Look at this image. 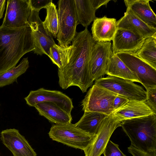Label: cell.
<instances>
[{
  "label": "cell",
  "mask_w": 156,
  "mask_h": 156,
  "mask_svg": "<svg viewBox=\"0 0 156 156\" xmlns=\"http://www.w3.org/2000/svg\"><path fill=\"white\" fill-rule=\"evenodd\" d=\"M72 41L73 48L68 64L62 69L58 68V84L64 90L72 86H77L84 93L94 82L89 60L95 41L87 27L76 32Z\"/></svg>",
  "instance_id": "1"
},
{
  "label": "cell",
  "mask_w": 156,
  "mask_h": 156,
  "mask_svg": "<svg viewBox=\"0 0 156 156\" xmlns=\"http://www.w3.org/2000/svg\"><path fill=\"white\" fill-rule=\"evenodd\" d=\"M35 48L29 25L18 28L0 26V73L15 67L26 53Z\"/></svg>",
  "instance_id": "2"
},
{
  "label": "cell",
  "mask_w": 156,
  "mask_h": 156,
  "mask_svg": "<svg viewBox=\"0 0 156 156\" xmlns=\"http://www.w3.org/2000/svg\"><path fill=\"white\" fill-rule=\"evenodd\" d=\"M121 126L132 146L144 151L156 150V114L124 120Z\"/></svg>",
  "instance_id": "3"
},
{
  "label": "cell",
  "mask_w": 156,
  "mask_h": 156,
  "mask_svg": "<svg viewBox=\"0 0 156 156\" xmlns=\"http://www.w3.org/2000/svg\"><path fill=\"white\" fill-rule=\"evenodd\" d=\"M48 134L53 140L83 151L92 143L96 135L83 131L71 122L53 125Z\"/></svg>",
  "instance_id": "4"
},
{
  "label": "cell",
  "mask_w": 156,
  "mask_h": 156,
  "mask_svg": "<svg viewBox=\"0 0 156 156\" xmlns=\"http://www.w3.org/2000/svg\"><path fill=\"white\" fill-rule=\"evenodd\" d=\"M58 31L57 40L59 45L69 46L73 40L77 25L74 0H60L58 2Z\"/></svg>",
  "instance_id": "5"
},
{
  "label": "cell",
  "mask_w": 156,
  "mask_h": 156,
  "mask_svg": "<svg viewBox=\"0 0 156 156\" xmlns=\"http://www.w3.org/2000/svg\"><path fill=\"white\" fill-rule=\"evenodd\" d=\"M94 84L124 96L129 100L145 101L147 100L146 91L141 86L128 80L108 76L98 79Z\"/></svg>",
  "instance_id": "6"
},
{
  "label": "cell",
  "mask_w": 156,
  "mask_h": 156,
  "mask_svg": "<svg viewBox=\"0 0 156 156\" xmlns=\"http://www.w3.org/2000/svg\"><path fill=\"white\" fill-rule=\"evenodd\" d=\"M117 95L94 84L82 101V110L84 112H98L110 115L115 110L113 107V102Z\"/></svg>",
  "instance_id": "7"
},
{
  "label": "cell",
  "mask_w": 156,
  "mask_h": 156,
  "mask_svg": "<svg viewBox=\"0 0 156 156\" xmlns=\"http://www.w3.org/2000/svg\"><path fill=\"white\" fill-rule=\"evenodd\" d=\"M116 55L133 73L146 90L156 87V69L134 54L120 53Z\"/></svg>",
  "instance_id": "8"
},
{
  "label": "cell",
  "mask_w": 156,
  "mask_h": 156,
  "mask_svg": "<svg viewBox=\"0 0 156 156\" xmlns=\"http://www.w3.org/2000/svg\"><path fill=\"white\" fill-rule=\"evenodd\" d=\"M112 55L110 41L95 42L89 60L90 73L94 81L106 74L109 62Z\"/></svg>",
  "instance_id": "9"
},
{
  "label": "cell",
  "mask_w": 156,
  "mask_h": 156,
  "mask_svg": "<svg viewBox=\"0 0 156 156\" xmlns=\"http://www.w3.org/2000/svg\"><path fill=\"white\" fill-rule=\"evenodd\" d=\"M121 122L111 115L102 121L92 143L84 151L85 156H100L103 153L106 145L113 133L121 126Z\"/></svg>",
  "instance_id": "10"
},
{
  "label": "cell",
  "mask_w": 156,
  "mask_h": 156,
  "mask_svg": "<svg viewBox=\"0 0 156 156\" xmlns=\"http://www.w3.org/2000/svg\"><path fill=\"white\" fill-rule=\"evenodd\" d=\"M24 99L27 104L31 107L43 102L53 103L70 115L73 108L72 99L65 94L59 91L47 90L43 88L30 91Z\"/></svg>",
  "instance_id": "11"
},
{
  "label": "cell",
  "mask_w": 156,
  "mask_h": 156,
  "mask_svg": "<svg viewBox=\"0 0 156 156\" xmlns=\"http://www.w3.org/2000/svg\"><path fill=\"white\" fill-rule=\"evenodd\" d=\"M39 12L31 9L28 20L34 39L35 48L33 51L37 55L48 56L50 48L55 43L53 37L44 29Z\"/></svg>",
  "instance_id": "12"
},
{
  "label": "cell",
  "mask_w": 156,
  "mask_h": 156,
  "mask_svg": "<svg viewBox=\"0 0 156 156\" xmlns=\"http://www.w3.org/2000/svg\"><path fill=\"white\" fill-rule=\"evenodd\" d=\"M31 7L30 0H8L2 25L18 28L29 25Z\"/></svg>",
  "instance_id": "13"
},
{
  "label": "cell",
  "mask_w": 156,
  "mask_h": 156,
  "mask_svg": "<svg viewBox=\"0 0 156 156\" xmlns=\"http://www.w3.org/2000/svg\"><path fill=\"white\" fill-rule=\"evenodd\" d=\"M0 139L13 156H37L25 137L17 129L13 128L3 130L0 133Z\"/></svg>",
  "instance_id": "14"
},
{
  "label": "cell",
  "mask_w": 156,
  "mask_h": 156,
  "mask_svg": "<svg viewBox=\"0 0 156 156\" xmlns=\"http://www.w3.org/2000/svg\"><path fill=\"white\" fill-rule=\"evenodd\" d=\"M144 39L139 35L127 30L117 29L113 40L112 53H136L141 48Z\"/></svg>",
  "instance_id": "15"
},
{
  "label": "cell",
  "mask_w": 156,
  "mask_h": 156,
  "mask_svg": "<svg viewBox=\"0 0 156 156\" xmlns=\"http://www.w3.org/2000/svg\"><path fill=\"white\" fill-rule=\"evenodd\" d=\"M117 22V29L131 30L139 35L144 39L156 37V29L151 27L136 16L127 7L124 16Z\"/></svg>",
  "instance_id": "16"
},
{
  "label": "cell",
  "mask_w": 156,
  "mask_h": 156,
  "mask_svg": "<svg viewBox=\"0 0 156 156\" xmlns=\"http://www.w3.org/2000/svg\"><path fill=\"white\" fill-rule=\"evenodd\" d=\"M155 113L146 101L129 100L122 107L115 110L111 114L121 122L128 119L149 115Z\"/></svg>",
  "instance_id": "17"
},
{
  "label": "cell",
  "mask_w": 156,
  "mask_h": 156,
  "mask_svg": "<svg viewBox=\"0 0 156 156\" xmlns=\"http://www.w3.org/2000/svg\"><path fill=\"white\" fill-rule=\"evenodd\" d=\"M117 30V22L114 18L105 16L97 18L92 25V37L95 42L110 41L112 40Z\"/></svg>",
  "instance_id": "18"
},
{
  "label": "cell",
  "mask_w": 156,
  "mask_h": 156,
  "mask_svg": "<svg viewBox=\"0 0 156 156\" xmlns=\"http://www.w3.org/2000/svg\"><path fill=\"white\" fill-rule=\"evenodd\" d=\"M39 114L56 124L71 123V115L57 105L49 102H43L34 105Z\"/></svg>",
  "instance_id": "19"
},
{
  "label": "cell",
  "mask_w": 156,
  "mask_h": 156,
  "mask_svg": "<svg viewBox=\"0 0 156 156\" xmlns=\"http://www.w3.org/2000/svg\"><path fill=\"white\" fill-rule=\"evenodd\" d=\"M149 0H125L127 8L149 26L156 29V16L151 8Z\"/></svg>",
  "instance_id": "20"
},
{
  "label": "cell",
  "mask_w": 156,
  "mask_h": 156,
  "mask_svg": "<svg viewBox=\"0 0 156 156\" xmlns=\"http://www.w3.org/2000/svg\"><path fill=\"white\" fill-rule=\"evenodd\" d=\"M108 115L98 112H84L80 120L75 125L86 133L96 135L102 121Z\"/></svg>",
  "instance_id": "21"
},
{
  "label": "cell",
  "mask_w": 156,
  "mask_h": 156,
  "mask_svg": "<svg viewBox=\"0 0 156 156\" xmlns=\"http://www.w3.org/2000/svg\"><path fill=\"white\" fill-rule=\"evenodd\" d=\"M106 74L140 83L133 73L116 54H113L110 58Z\"/></svg>",
  "instance_id": "22"
},
{
  "label": "cell",
  "mask_w": 156,
  "mask_h": 156,
  "mask_svg": "<svg viewBox=\"0 0 156 156\" xmlns=\"http://www.w3.org/2000/svg\"><path fill=\"white\" fill-rule=\"evenodd\" d=\"M77 25L87 27L96 17V10L90 0H74Z\"/></svg>",
  "instance_id": "23"
},
{
  "label": "cell",
  "mask_w": 156,
  "mask_h": 156,
  "mask_svg": "<svg viewBox=\"0 0 156 156\" xmlns=\"http://www.w3.org/2000/svg\"><path fill=\"white\" fill-rule=\"evenodd\" d=\"M72 48V45L63 47L55 44L50 48L48 56L58 68L62 69L69 62Z\"/></svg>",
  "instance_id": "24"
},
{
  "label": "cell",
  "mask_w": 156,
  "mask_h": 156,
  "mask_svg": "<svg viewBox=\"0 0 156 156\" xmlns=\"http://www.w3.org/2000/svg\"><path fill=\"white\" fill-rule=\"evenodd\" d=\"M134 54L156 69V37L145 39L140 49Z\"/></svg>",
  "instance_id": "25"
},
{
  "label": "cell",
  "mask_w": 156,
  "mask_h": 156,
  "mask_svg": "<svg viewBox=\"0 0 156 156\" xmlns=\"http://www.w3.org/2000/svg\"><path fill=\"white\" fill-rule=\"evenodd\" d=\"M29 67L28 58H23L20 64L8 71L0 73V87L17 83V79L24 73Z\"/></svg>",
  "instance_id": "26"
},
{
  "label": "cell",
  "mask_w": 156,
  "mask_h": 156,
  "mask_svg": "<svg viewBox=\"0 0 156 156\" xmlns=\"http://www.w3.org/2000/svg\"><path fill=\"white\" fill-rule=\"evenodd\" d=\"M46 16L44 21L43 22L45 30L52 37H57L58 31V11L56 5L52 2L47 6Z\"/></svg>",
  "instance_id": "27"
},
{
  "label": "cell",
  "mask_w": 156,
  "mask_h": 156,
  "mask_svg": "<svg viewBox=\"0 0 156 156\" xmlns=\"http://www.w3.org/2000/svg\"><path fill=\"white\" fill-rule=\"evenodd\" d=\"M103 154L104 156H126L120 150L118 145L110 140L108 142Z\"/></svg>",
  "instance_id": "28"
},
{
  "label": "cell",
  "mask_w": 156,
  "mask_h": 156,
  "mask_svg": "<svg viewBox=\"0 0 156 156\" xmlns=\"http://www.w3.org/2000/svg\"><path fill=\"white\" fill-rule=\"evenodd\" d=\"M146 103L156 113V87L149 88L146 91Z\"/></svg>",
  "instance_id": "29"
},
{
  "label": "cell",
  "mask_w": 156,
  "mask_h": 156,
  "mask_svg": "<svg viewBox=\"0 0 156 156\" xmlns=\"http://www.w3.org/2000/svg\"><path fill=\"white\" fill-rule=\"evenodd\" d=\"M52 2V0H30L32 9L38 11L42 8H45Z\"/></svg>",
  "instance_id": "30"
},
{
  "label": "cell",
  "mask_w": 156,
  "mask_h": 156,
  "mask_svg": "<svg viewBox=\"0 0 156 156\" xmlns=\"http://www.w3.org/2000/svg\"><path fill=\"white\" fill-rule=\"evenodd\" d=\"M128 152L133 156H156V150L149 151L140 150L131 145L128 147Z\"/></svg>",
  "instance_id": "31"
},
{
  "label": "cell",
  "mask_w": 156,
  "mask_h": 156,
  "mask_svg": "<svg viewBox=\"0 0 156 156\" xmlns=\"http://www.w3.org/2000/svg\"><path fill=\"white\" fill-rule=\"evenodd\" d=\"M129 101L126 98L121 95L117 94L113 102V107L116 110L125 105Z\"/></svg>",
  "instance_id": "32"
},
{
  "label": "cell",
  "mask_w": 156,
  "mask_h": 156,
  "mask_svg": "<svg viewBox=\"0 0 156 156\" xmlns=\"http://www.w3.org/2000/svg\"><path fill=\"white\" fill-rule=\"evenodd\" d=\"M92 5L96 10L102 5H106L110 0H90Z\"/></svg>",
  "instance_id": "33"
},
{
  "label": "cell",
  "mask_w": 156,
  "mask_h": 156,
  "mask_svg": "<svg viewBox=\"0 0 156 156\" xmlns=\"http://www.w3.org/2000/svg\"><path fill=\"white\" fill-rule=\"evenodd\" d=\"M6 0H0V20L3 17L5 9Z\"/></svg>",
  "instance_id": "34"
},
{
  "label": "cell",
  "mask_w": 156,
  "mask_h": 156,
  "mask_svg": "<svg viewBox=\"0 0 156 156\" xmlns=\"http://www.w3.org/2000/svg\"></svg>",
  "instance_id": "35"
},
{
  "label": "cell",
  "mask_w": 156,
  "mask_h": 156,
  "mask_svg": "<svg viewBox=\"0 0 156 156\" xmlns=\"http://www.w3.org/2000/svg\"></svg>",
  "instance_id": "36"
}]
</instances>
